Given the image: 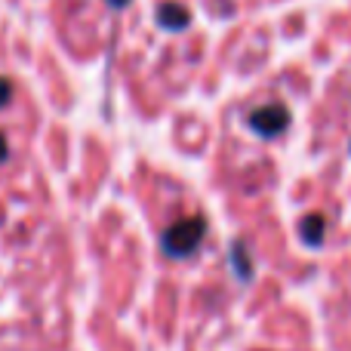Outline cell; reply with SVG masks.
Listing matches in <instances>:
<instances>
[{"mask_svg": "<svg viewBox=\"0 0 351 351\" xmlns=\"http://www.w3.org/2000/svg\"><path fill=\"white\" fill-rule=\"evenodd\" d=\"M10 96H12V84H10V80L0 77V105L10 102Z\"/></svg>", "mask_w": 351, "mask_h": 351, "instance_id": "cell-6", "label": "cell"}, {"mask_svg": "<svg viewBox=\"0 0 351 351\" xmlns=\"http://www.w3.org/2000/svg\"><path fill=\"white\" fill-rule=\"evenodd\" d=\"M250 127L259 136L271 139V136H280L287 127H290V111L284 105H265V108H256L250 114Z\"/></svg>", "mask_w": 351, "mask_h": 351, "instance_id": "cell-2", "label": "cell"}, {"mask_svg": "<svg viewBox=\"0 0 351 351\" xmlns=\"http://www.w3.org/2000/svg\"><path fill=\"white\" fill-rule=\"evenodd\" d=\"M3 158H6V139L0 136V160H3Z\"/></svg>", "mask_w": 351, "mask_h": 351, "instance_id": "cell-7", "label": "cell"}, {"mask_svg": "<svg viewBox=\"0 0 351 351\" xmlns=\"http://www.w3.org/2000/svg\"><path fill=\"white\" fill-rule=\"evenodd\" d=\"M324 231H327V222H324V216H317V213L305 216V219H302V225H299V237H302V241L308 243V247H321Z\"/></svg>", "mask_w": 351, "mask_h": 351, "instance_id": "cell-4", "label": "cell"}, {"mask_svg": "<svg viewBox=\"0 0 351 351\" xmlns=\"http://www.w3.org/2000/svg\"><path fill=\"white\" fill-rule=\"evenodd\" d=\"M158 22L164 25L167 31H182V28H188V22H191V12L179 3H164L158 10Z\"/></svg>", "mask_w": 351, "mask_h": 351, "instance_id": "cell-3", "label": "cell"}, {"mask_svg": "<svg viewBox=\"0 0 351 351\" xmlns=\"http://www.w3.org/2000/svg\"><path fill=\"white\" fill-rule=\"evenodd\" d=\"M231 256H234V265H237V274H241L243 280H250V262H247V256H243V247L237 243L234 250H231Z\"/></svg>", "mask_w": 351, "mask_h": 351, "instance_id": "cell-5", "label": "cell"}, {"mask_svg": "<svg viewBox=\"0 0 351 351\" xmlns=\"http://www.w3.org/2000/svg\"><path fill=\"white\" fill-rule=\"evenodd\" d=\"M108 3H111V6H123V3H127V0H108Z\"/></svg>", "mask_w": 351, "mask_h": 351, "instance_id": "cell-8", "label": "cell"}, {"mask_svg": "<svg viewBox=\"0 0 351 351\" xmlns=\"http://www.w3.org/2000/svg\"><path fill=\"white\" fill-rule=\"evenodd\" d=\"M204 231H206V222L200 216L182 219V222H176L173 228H167V234H164V253L167 256H176V259H182V256H191L194 250H197V243L204 241Z\"/></svg>", "mask_w": 351, "mask_h": 351, "instance_id": "cell-1", "label": "cell"}]
</instances>
